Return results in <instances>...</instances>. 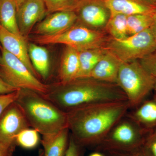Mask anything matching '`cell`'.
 <instances>
[{
  "label": "cell",
  "instance_id": "6da1fadb",
  "mask_svg": "<svg viewBox=\"0 0 156 156\" xmlns=\"http://www.w3.org/2000/svg\"><path fill=\"white\" fill-rule=\"evenodd\" d=\"M128 101L89 104L67 112L70 135L77 144L95 147L130 109Z\"/></svg>",
  "mask_w": 156,
  "mask_h": 156
},
{
  "label": "cell",
  "instance_id": "7a4b0ae2",
  "mask_svg": "<svg viewBox=\"0 0 156 156\" xmlns=\"http://www.w3.org/2000/svg\"><path fill=\"white\" fill-rule=\"evenodd\" d=\"M41 95L65 112L89 104L128 101L117 84L91 78H78L69 83L49 84L47 92Z\"/></svg>",
  "mask_w": 156,
  "mask_h": 156
},
{
  "label": "cell",
  "instance_id": "3957f363",
  "mask_svg": "<svg viewBox=\"0 0 156 156\" xmlns=\"http://www.w3.org/2000/svg\"><path fill=\"white\" fill-rule=\"evenodd\" d=\"M15 101L22 109L30 127L42 136L55 134L68 128L66 113L41 94L20 89Z\"/></svg>",
  "mask_w": 156,
  "mask_h": 156
},
{
  "label": "cell",
  "instance_id": "277c9868",
  "mask_svg": "<svg viewBox=\"0 0 156 156\" xmlns=\"http://www.w3.org/2000/svg\"><path fill=\"white\" fill-rule=\"evenodd\" d=\"M155 77L143 67L139 60L122 62L117 84L125 93L130 109L136 107L154 91Z\"/></svg>",
  "mask_w": 156,
  "mask_h": 156
},
{
  "label": "cell",
  "instance_id": "5b68a950",
  "mask_svg": "<svg viewBox=\"0 0 156 156\" xmlns=\"http://www.w3.org/2000/svg\"><path fill=\"white\" fill-rule=\"evenodd\" d=\"M147 134L126 114L95 147V150L105 153L119 152L129 154L144 144Z\"/></svg>",
  "mask_w": 156,
  "mask_h": 156
},
{
  "label": "cell",
  "instance_id": "8992f818",
  "mask_svg": "<svg viewBox=\"0 0 156 156\" xmlns=\"http://www.w3.org/2000/svg\"><path fill=\"white\" fill-rule=\"evenodd\" d=\"M109 37L105 32L91 29L77 22L62 33L48 36L34 35L30 40L34 44L39 45L61 44L80 52L103 48Z\"/></svg>",
  "mask_w": 156,
  "mask_h": 156
},
{
  "label": "cell",
  "instance_id": "52a82bcc",
  "mask_svg": "<svg viewBox=\"0 0 156 156\" xmlns=\"http://www.w3.org/2000/svg\"><path fill=\"white\" fill-rule=\"evenodd\" d=\"M0 77L11 87L28 89L44 94L48 84L44 83L34 75L20 59L1 46Z\"/></svg>",
  "mask_w": 156,
  "mask_h": 156
},
{
  "label": "cell",
  "instance_id": "ba28073f",
  "mask_svg": "<svg viewBox=\"0 0 156 156\" xmlns=\"http://www.w3.org/2000/svg\"><path fill=\"white\" fill-rule=\"evenodd\" d=\"M104 48L122 62L139 60L156 49L150 28L122 39L109 37Z\"/></svg>",
  "mask_w": 156,
  "mask_h": 156
},
{
  "label": "cell",
  "instance_id": "9c48e42d",
  "mask_svg": "<svg viewBox=\"0 0 156 156\" xmlns=\"http://www.w3.org/2000/svg\"><path fill=\"white\" fill-rule=\"evenodd\" d=\"M75 12L78 23L91 29L104 32L111 15L103 0H80Z\"/></svg>",
  "mask_w": 156,
  "mask_h": 156
},
{
  "label": "cell",
  "instance_id": "30bf717a",
  "mask_svg": "<svg viewBox=\"0 0 156 156\" xmlns=\"http://www.w3.org/2000/svg\"><path fill=\"white\" fill-rule=\"evenodd\" d=\"M30 127L20 107L16 101L12 102L0 115V142L17 144L16 136L23 130Z\"/></svg>",
  "mask_w": 156,
  "mask_h": 156
},
{
  "label": "cell",
  "instance_id": "8fae6325",
  "mask_svg": "<svg viewBox=\"0 0 156 156\" xmlns=\"http://www.w3.org/2000/svg\"><path fill=\"white\" fill-rule=\"evenodd\" d=\"M47 16L43 0H23L17 7V24L21 36L27 41L34 27Z\"/></svg>",
  "mask_w": 156,
  "mask_h": 156
},
{
  "label": "cell",
  "instance_id": "7c38bea8",
  "mask_svg": "<svg viewBox=\"0 0 156 156\" xmlns=\"http://www.w3.org/2000/svg\"><path fill=\"white\" fill-rule=\"evenodd\" d=\"M75 11H59L48 14L37 23L31 33L35 35H55L65 31L77 22Z\"/></svg>",
  "mask_w": 156,
  "mask_h": 156
},
{
  "label": "cell",
  "instance_id": "4fadbf2b",
  "mask_svg": "<svg viewBox=\"0 0 156 156\" xmlns=\"http://www.w3.org/2000/svg\"><path fill=\"white\" fill-rule=\"evenodd\" d=\"M27 41L23 37L12 33L0 25V43L2 47L20 59L31 72L40 80L41 77L30 61Z\"/></svg>",
  "mask_w": 156,
  "mask_h": 156
},
{
  "label": "cell",
  "instance_id": "5bb4252c",
  "mask_svg": "<svg viewBox=\"0 0 156 156\" xmlns=\"http://www.w3.org/2000/svg\"><path fill=\"white\" fill-rule=\"evenodd\" d=\"M111 14L128 16L156 13V5L149 0H103Z\"/></svg>",
  "mask_w": 156,
  "mask_h": 156
},
{
  "label": "cell",
  "instance_id": "9a60e30c",
  "mask_svg": "<svg viewBox=\"0 0 156 156\" xmlns=\"http://www.w3.org/2000/svg\"><path fill=\"white\" fill-rule=\"evenodd\" d=\"M127 115L148 133L156 130V94L145 100Z\"/></svg>",
  "mask_w": 156,
  "mask_h": 156
},
{
  "label": "cell",
  "instance_id": "2e32d148",
  "mask_svg": "<svg viewBox=\"0 0 156 156\" xmlns=\"http://www.w3.org/2000/svg\"><path fill=\"white\" fill-rule=\"evenodd\" d=\"M122 62L116 56L107 51L92 70L88 78L110 83L117 84Z\"/></svg>",
  "mask_w": 156,
  "mask_h": 156
},
{
  "label": "cell",
  "instance_id": "e0dca14e",
  "mask_svg": "<svg viewBox=\"0 0 156 156\" xmlns=\"http://www.w3.org/2000/svg\"><path fill=\"white\" fill-rule=\"evenodd\" d=\"M80 69L79 51L66 46L58 69V83H69L78 79Z\"/></svg>",
  "mask_w": 156,
  "mask_h": 156
},
{
  "label": "cell",
  "instance_id": "ac0fdd59",
  "mask_svg": "<svg viewBox=\"0 0 156 156\" xmlns=\"http://www.w3.org/2000/svg\"><path fill=\"white\" fill-rule=\"evenodd\" d=\"M69 135V130L67 128L55 134L43 135L41 143L44 156H65Z\"/></svg>",
  "mask_w": 156,
  "mask_h": 156
},
{
  "label": "cell",
  "instance_id": "d6986e66",
  "mask_svg": "<svg viewBox=\"0 0 156 156\" xmlns=\"http://www.w3.org/2000/svg\"><path fill=\"white\" fill-rule=\"evenodd\" d=\"M29 55L30 61L40 77L47 79L50 73L49 53L47 49L37 44H28Z\"/></svg>",
  "mask_w": 156,
  "mask_h": 156
},
{
  "label": "cell",
  "instance_id": "ffe728a7",
  "mask_svg": "<svg viewBox=\"0 0 156 156\" xmlns=\"http://www.w3.org/2000/svg\"><path fill=\"white\" fill-rule=\"evenodd\" d=\"M0 25L12 33L22 36L17 24V6L14 0H0Z\"/></svg>",
  "mask_w": 156,
  "mask_h": 156
},
{
  "label": "cell",
  "instance_id": "44dd1931",
  "mask_svg": "<svg viewBox=\"0 0 156 156\" xmlns=\"http://www.w3.org/2000/svg\"><path fill=\"white\" fill-rule=\"evenodd\" d=\"M106 53L107 50L104 48L79 52L80 69L78 79L89 77L92 70Z\"/></svg>",
  "mask_w": 156,
  "mask_h": 156
},
{
  "label": "cell",
  "instance_id": "7402d4cb",
  "mask_svg": "<svg viewBox=\"0 0 156 156\" xmlns=\"http://www.w3.org/2000/svg\"><path fill=\"white\" fill-rule=\"evenodd\" d=\"M104 31L113 38L122 39L128 37L127 16L122 14H111Z\"/></svg>",
  "mask_w": 156,
  "mask_h": 156
},
{
  "label": "cell",
  "instance_id": "603a6c76",
  "mask_svg": "<svg viewBox=\"0 0 156 156\" xmlns=\"http://www.w3.org/2000/svg\"><path fill=\"white\" fill-rule=\"evenodd\" d=\"M154 14H138L127 16L128 36L139 33L150 28L153 23Z\"/></svg>",
  "mask_w": 156,
  "mask_h": 156
},
{
  "label": "cell",
  "instance_id": "cb8c5ba5",
  "mask_svg": "<svg viewBox=\"0 0 156 156\" xmlns=\"http://www.w3.org/2000/svg\"><path fill=\"white\" fill-rule=\"evenodd\" d=\"M48 14L59 11H75L80 0H43Z\"/></svg>",
  "mask_w": 156,
  "mask_h": 156
},
{
  "label": "cell",
  "instance_id": "d4e9b609",
  "mask_svg": "<svg viewBox=\"0 0 156 156\" xmlns=\"http://www.w3.org/2000/svg\"><path fill=\"white\" fill-rule=\"evenodd\" d=\"M39 132L35 129H24L16 136V142L23 148L31 149L37 147L40 141Z\"/></svg>",
  "mask_w": 156,
  "mask_h": 156
},
{
  "label": "cell",
  "instance_id": "484cf974",
  "mask_svg": "<svg viewBox=\"0 0 156 156\" xmlns=\"http://www.w3.org/2000/svg\"><path fill=\"white\" fill-rule=\"evenodd\" d=\"M144 69L151 75L156 77V49L139 60Z\"/></svg>",
  "mask_w": 156,
  "mask_h": 156
},
{
  "label": "cell",
  "instance_id": "4316f807",
  "mask_svg": "<svg viewBox=\"0 0 156 156\" xmlns=\"http://www.w3.org/2000/svg\"><path fill=\"white\" fill-rule=\"evenodd\" d=\"M20 89L11 93L0 94V115L9 105L17 99L19 95Z\"/></svg>",
  "mask_w": 156,
  "mask_h": 156
},
{
  "label": "cell",
  "instance_id": "83f0119b",
  "mask_svg": "<svg viewBox=\"0 0 156 156\" xmlns=\"http://www.w3.org/2000/svg\"><path fill=\"white\" fill-rule=\"evenodd\" d=\"M144 145L152 156H156V130L149 132L146 136Z\"/></svg>",
  "mask_w": 156,
  "mask_h": 156
},
{
  "label": "cell",
  "instance_id": "f1b7e54d",
  "mask_svg": "<svg viewBox=\"0 0 156 156\" xmlns=\"http://www.w3.org/2000/svg\"><path fill=\"white\" fill-rule=\"evenodd\" d=\"M81 147L69 135L68 146L65 156H80Z\"/></svg>",
  "mask_w": 156,
  "mask_h": 156
},
{
  "label": "cell",
  "instance_id": "f546056e",
  "mask_svg": "<svg viewBox=\"0 0 156 156\" xmlns=\"http://www.w3.org/2000/svg\"><path fill=\"white\" fill-rule=\"evenodd\" d=\"M16 145L0 142V156H13Z\"/></svg>",
  "mask_w": 156,
  "mask_h": 156
},
{
  "label": "cell",
  "instance_id": "4dcf8cb0",
  "mask_svg": "<svg viewBox=\"0 0 156 156\" xmlns=\"http://www.w3.org/2000/svg\"><path fill=\"white\" fill-rule=\"evenodd\" d=\"M18 89L10 86L0 77V94L11 93L18 90Z\"/></svg>",
  "mask_w": 156,
  "mask_h": 156
},
{
  "label": "cell",
  "instance_id": "1f68e13d",
  "mask_svg": "<svg viewBox=\"0 0 156 156\" xmlns=\"http://www.w3.org/2000/svg\"><path fill=\"white\" fill-rule=\"evenodd\" d=\"M128 154L131 156H152L144 144Z\"/></svg>",
  "mask_w": 156,
  "mask_h": 156
},
{
  "label": "cell",
  "instance_id": "d6a6232c",
  "mask_svg": "<svg viewBox=\"0 0 156 156\" xmlns=\"http://www.w3.org/2000/svg\"><path fill=\"white\" fill-rule=\"evenodd\" d=\"M150 29L156 41V13L155 14L153 23Z\"/></svg>",
  "mask_w": 156,
  "mask_h": 156
},
{
  "label": "cell",
  "instance_id": "836d02e7",
  "mask_svg": "<svg viewBox=\"0 0 156 156\" xmlns=\"http://www.w3.org/2000/svg\"><path fill=\"white\" fill-rule=\"evenodd\" d=\"M105 154L107 156H131L129 154L119 152H110Z\"/></svg>",
  "mask_w": 156,
  "mask_h": 156
},
{
  "label": "cell",
  "instance_id": "e575fe53",
  "mask_svg": "<svg viewBox=\"0 0 156 156\" xmlns=\"http://www.w3.org/2000/svg\"><path fill=\"white\" fill-rule=\"evenodd\" d=\"M89 156H105L103 154L99 152H97L91 154Z\"/></svg>",
  "mask_w": 156,
  "mask_h": 156
},
{
  "label": "cell",
  "instance_id": "d590c367",
  "mask_svg": "<svg viewBox=\"0 0 156 156\" xmlns=\"http://www.w3.org/2000/svg\"><path fill=\"white\" fill-rule=\"evenodd\" d=\"M14 2H15V4H16V6H17H17L19 5L20 4L23 0H14Z\"/></svg>",
  "mask_w": 156,
  "mask_h": 156
},
{
  "label": "cell",
  "instance_id": "8d00e7d4",
  "mask_svg": "<svg viewBox=\"0 0 156 156\" xmlns=\"http://www.w3.org/2000/svg\"><path fill=\"white\" fill-rule=\"evenodd\" d=\"M38 156H44V150H41L39 152Z\"/></svg>",
  "mask_w": 156,
  "mask_h": 156
},
{
  "label": "cell",
  "instance_id": "74e56055",
  "mask_svg": "<svg viewBox=\"0 0 156 156\" xmlns=\"http://www.w3.org/2000/svg\"><path fill=\"white\" fill-rule=\"evenodd\" d=\"M154 91L155 92L156 94V77H155V84L154 87Z\"/></svg>",
  "mask_w": 156,
  "mask_h": 156
},
{
  "label": "cell",
  "instance_id": "f35d334b",
  "mask_svg": "<svg viewBox=\"0 0 156 156\" xmlns=\"http://www.w3.org/2000/svg\"><path fill=\"white\" fill-rule=\"evenodd\" d=\"M149 1H150L151 2L153 3V4L156 5V0H149Z\"/></svg>",
  "mask_w": 156,
  "mask_h": 156
},
{
  "label": "cell",
  "instance_id": "ab89813d",
  "mask_svg": "<svg viewBox=\"0 0 156 156\" xmlns=\"http://www.w3.org/2000/svg\"><path fill=\"white\" fill-rule=\"evenodd\" d=\"M0 49H1V46H0Z\"/></svg>",
  "mask_w": 156,
  "mask_h": 156
}]
</instances>
